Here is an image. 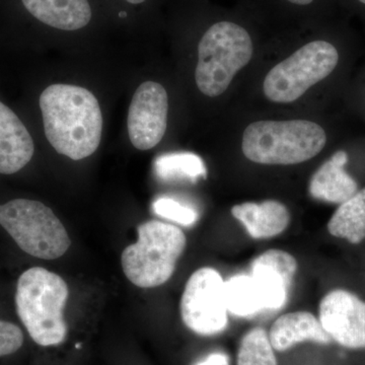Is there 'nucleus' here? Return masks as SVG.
I'll return each mask as SVG.
<instances>
[{"label":"nucleus","mask_w":365,"mask_h":365,"mask_svg":"<svg viewBox=\"0 0 365 365\" xmlns=\"http://www.w3.org/2000/svg\"><path fill=\"white\" fill-rule=\"evenodd\" d=\"M339 61L337 49L326 41H314L274 66L263 90L268 100L288 104L332 73Z\"/></svg>","instance_id":"0eeeda50"},{"label":"nucleus","mask_w":365,"mask_h":365,"mask_svg":"<svg viewBox=\"0 0 365 365\" xmlns=\"http://www.w3.org/2000/svg\"><path fill=\"white\" fill-rule=\"evenodd\" d=\"M360 2H362V4H365V0H359Z\"/></svg>","instance_id":"b1692460"},{"label":"nucleus","mask_w":365,"mask_h":365,"mask_svg":"<svg viewBox=\"0 0 365 365\" xmlns=\"http://www.w3.org/2000/svg\"><path fill=\"white\" fill-rule=\"evenodd\" d=\"M268 336L274 350L279 352L307 341L323 345L332 342L319 319L309 312L283 314L274 322Z\"/></svg>","instance_id":"ddd939ff"},{"label":"nucleus","mask_w":365,"mask_h":365,"mask_svg":"<svg viewBox=\"0 0 365 365\" xmlns=\"http://www.w3.org/2000/svg\"><path fill=\"white\" fill-rule=\"evenodd\" d=\"M228 313L241 318L255 316L265 309L260 290L251 274H240L225 281Z\"/></svg>","instance_id":"f3484780"},{"label":"nucleus","mask_w":365,"mask_h":365,"mask_svg":"<svg viewBox=\"0 0 365 365\" xmlns=\"http://www.w3.org/2000/svg\"><path fill=\"white\" fill-rule=\"evenodd\" d=\"M347 162V153L340 150L324 163L309 181L311 196L317 200L335 204L351 198L359 191V185L346 173Z\"/></svg>","instance_id":"4468645a"},{"label":"nucleus","mask_w":365,"mask_h":365,"mask_svg":"<svg viewBox=\"0 0 365 365\" xmlns=\"http://www.w3.org/2000/svg\"><path fill=\"white\" fill-rule=\"evenodd\" d=\"M155 173L165 181L195 182L206 176L202 158L191 153H168L160 155L155 162Z\"/></svg>","instance_id":"a211bd4d"},{"label":"nucleus","mask_w":365,"mask_h":365,"mask_svg":"<svg viewBox=\"0 0 365 365\" xmlns=\"http://www.w3.org/2000/svg\"><path fill=\"white\" fill-rule=\"evenodd\" d=\"M328 230L331 235L346 240L353 245L365 239V188L357 191L351 198L341 203L335 211Z\"/></svg>","instance_id":"dca6fc26"},{"label":"nucleus","mask_w":365,"mask_h":365,"mask_svg":"<svg viewBox=\"0 0 365 365\" xmlns=\"http://www.w3.org/2000/svg\"><path fill=\"white\" fill-rule=\"evenodd\" d=\"M168 113L169 97L162 85L148 81L137 88L127 118L134 148L148 150L162 141L167 131Z\"/></svg>","instance_id":"1a4fd4ad"},{"label":"nucleus","mask_w":365,"mask_h":365,"mask_svg":"<svg viewBox=\"0 0 365 365\" xmlns=\"http://www.w3.org/2000/svg\"><path fill=\"white\" fill-rule=\"evenodd\" d=\"M232 215L255 240H265L282 234L290 223V213L279 201L246 202L235 205Z\"/></svg>","instance_id":"2eb2a0df"},{"label":"nucleus","mask_w":365,"mask_h":365,"mask_svg":"<svg viewBox=\"0 0 365 365\" xmlns=\"http://www.w3.org/2000/svg\"><path fill=\"white\" fill-rule=\"evenodd\" d=\"M0 225L24 252L43 260L60 258L71 245L58 217L39 201L14 199L1 204Z\"/></svg>","instance_id":"423d86ee"},{"label":"nucleus","mask_w":365,"mask_h":365,"mask_svg":"<svg viewBox=\"0 0 365 365\" xmlns=\"http://www.w3.org/2000/svg\"><path fill=\"white\" fill-rule=\"evenodd\" d=\"M237 362V365H278L268 333L263 328L257 327L244 336Z\"/></svg>","instance_id":"6ab92c4d"},{"label":"nucleus","mask_w":365,"mask_h":365,"mask_svg":"<svg viewBox=\"0 0 365 365\" xmlns=\"http://www.w3.org/2000/svg\"><path fill=\"white\" fill-rule=\"evenodd\" d=\"M32 136L13 110L0 102V174H16L32 160Z\"/></svg>","instance_id":"f8f14e48"},{"label":"nucleus","mask_w":365,"mask_h":365,"mask_svg":"<svg viewBox=\"0 0 365 365\" xmlns=\"http://www.w3.org/2000/svg\"><path fill=\"white\" fill-rule=\"evenodd\" d=\"M252 56L253 42L249 33L232 21H218L199 42L197 86L207 97L222 95Z\"/></svg>","instance_id":"39448f33"},{"label":"nucleus","mask_w":365,"mask_h":365,"mask_svg":"<svg viewBox=\"0 0 365 365\" xmlns=\"http://www.w3.org/2000/svg\"><path fill=\"white\" fill-rule=\"evenodd\" d=\"M39 103L46 137L57 153L81 160L97 151L103 114L91 91L57 83L45 88Z\"/></svg>","instance_id":"f257e3e1"},{"label":"nucleus","mask_w":365,"mask_h":365,"mask_svg":"<svg viewBox=\"0 0 365 365\" xmlns=\"http://www.w3.org/2000/svg\"><path fill=\"white\" fill-rule=\"evenodd\" d=\"M24 344V334L20 327L0 319V357L14 354Z\"/></svg>","instance_id":"412c9836"},{"label":"nucleus","mask_w":365,"mask_h":365,"mask_svg":"<svg viewBox=\"0 0 365 365\" xmlns=\"http://www.w3.org/2000/svg\"><path fill=\"white\" fill-rule=\"evenodd\" d=\"M319 322L338 344L365 348V302L344 289L329 292L319 304Z\"/></svg>","instance_id":"9d476101"},{"label":"nucleus","mask_w":365,"mask_h":365,"mask_svg":"<svg viewBox=\"0 0 365 365\" xmlns=\"http://www.w3.org/2000/svg\"><path fill=\"white\" fill-rule=\"evenodd\" d=\"M185 325L202 336L220 334L228 325L225 280L213 268L204 267L192 274L181 299Z\"/></svg>","instance_id":"6e6552de"},{"label":"nucleus","mask_w":365,"mask_h":365,"mask_svg":"<svg viewBox=\"0 0 365 365\" xmlns=\"http://www.w3.org/2000/svg\"><path fill=\"white\" fill-rule=\"evenodd\" d=\"M153 208L155 215L165 218V220L179 223L184 227L194 225L198 218L194 209L182 205L174 199L165 198V197L158 199L153 203Z\"/></svg>","instance_id":"aec40b11"},{"label":"nucleus","mask_w":365,"mask_h":365,"mask_svg":"<svg viewBox=\"0 0 365 365\" xmlns=\"http://www.w3.org/2000/svg\"><path fill=\"white\" fill-rule=\"evenodd\" d=\"M186 245V235L176 225L144 222L138 227V241L122 253L124 274L136 287H160L172 277Z\"/></svg>","instance_id":"20e7f679"},{"label":"nucleus","mask_w":365,"mask_h":365,"mask_svg":"<svg viewBox=\"0 0 365 365\" xmlns=\"http://www.w3.org/2000/svg\"><path fill=\"white\" fill-rule=\"evenodd\" d=\"M69 290L58 274L42 267L25 271L16 285V312L38 345L55 346L66 339L63 309Z\"/></svg>","instance_id":"f03ea898"},{"label":"nucleus","mask_w":365,"mask_h":365,"mask_svg":"<svg viewBox=\"0 0 365 365\" xmlns=\"http://www.w3.org/2000/svg\"><path fill=\"white\" fill-rule=\"evenodd\" d=\"M297 262L281 250H269L252 263L251 276L260 290L265 309H280L287 304Z\"/></svg>","instance_id":"9b49d317"},{"label":"nucleus","mask_w":365,"mask_h":365,"mask_svg":"<svg viewBox=\"0 0 365 365\" xmlns=\"http://www.w3.org/2000/svg\"><path fill=\"white\" fill-rule=\"evenodd\" d=\"M287 1L297 4V6H307V4H312L314 0H287Z\"/></svg>","instance_id":"5701e85b"},{"label":"nucleus","mask_w":365,"mask_h":365,"mask_svg":"<svg viewBox=\"0 0 365 365\" xmlns=\"http://www.w3.org/2000/svg\"><path fill=\"white\" fill-rule=\"evenodd\" d=\"M195 365H230V357L222 352L211 353L206 359L197 362Z\"/></svg>","instance_id":"4be33fe9"},{"label":"nucleus","mask_w":365,"mask_h":365,"mask_svg":"<svg viewBox=\"0 0 365 365\" xmlns=\"http://www.w3.org/2000/svg\"><path fill=\"white\" fill-rule=\"evenodd\" d=\"M326 132L307 120L257 121L242 135V153L261 165H297L316 157L325 148Z\"/></svg>","instance_id":"7ed1b4c3"}]
</instances>
